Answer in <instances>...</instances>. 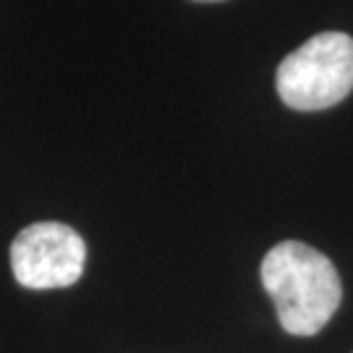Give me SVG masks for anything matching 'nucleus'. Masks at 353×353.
Masks as SVG:
<instances>
[{
  "label": "nucleus",
  "mask_w": 353,
  "mask_h": 353,
  "mask_svg": "<svg viewBox=\"0 0 353 353\" xmlns=\"http://www.w3.org/2000/svg\"><path fill=\"white\" fill-rule=\"evenodd\" d=\"M262 285L288 335H316L343 301L341 275L322 252L301 241H283L262 262Z\"/></svg>",
  "instance_id": "obj_1"
},
{
  "label": "nucleus",
  "mask_w": 353,
  "mask_h": 353,
  "mask_svg": "<svg viewBox=\"0 0 353 353\" xmlns=\"http://www.w3.org/2000/svg\"><path fill=\"white\" fill-rule=\"evenodd\" d=\"M280 100L293 110L314 113L353 92V37L322 32L285 55L275 74Z\"/></svg>",
  "instance_id": "obj_2"
},
{
  "label": "nucleus",
  "mask_w": 353,
  "mask_h": 353,
  "mask_svg": "<svg viewBox=\"0 0 353 353\" xmlns=\"http://www.w3.org/2000/svg\"><path fill=\"white\" fill-rule=\"evenodd\" d=\"M87 243L71 225L34 223L11 243V270L29 290L68 288L84 272Z\"/></svg>",
  "instance_id": "obj_3"
},
{
  "label": "nucleus",
  "mask_w": 353,
  "mask_h": 353,
  "mask_svg": "<svg viewBox=\"0 0 353 353\" xmlns=\"http://www.w3.org/2000/svg\"><path fill=\"white\" fill-rule=\"evenodd\" d=\"M196 3H223V0H196Z\"/></svg>",
  "instance_id": "obj_4"
}]
</instances>
